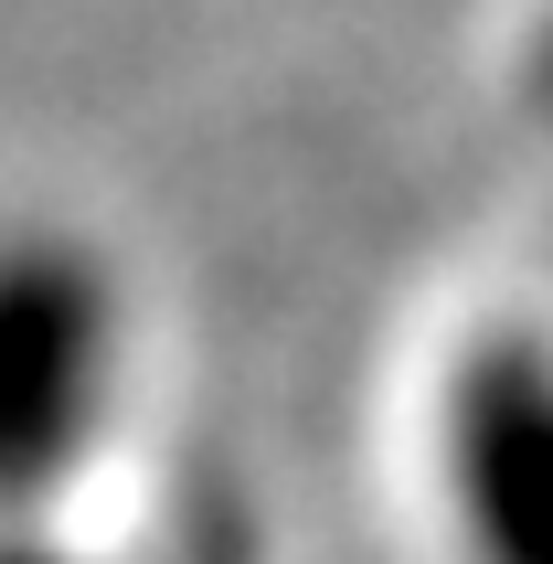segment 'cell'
Instances as JSON below:
<instances>
[{
	"label": "cell",
	"instance_id": "cell-1",
	"mask_svg": "<svg viewBox=\"0 0 553 564\" xmlns=\"http://www.w3.org/2000/svg\"><path fill=\"white\" fill-rule=\"evenodd\" d=\"M107 383V288L75 246H0V511H32L75 469Z\"/></svg>",
	"mask_w": 553,
	"mask_h": 564
},
{
	"label": "cell",
	"instance_id": "cell-2",
	"mask_svg": "<svg viewBox=\"0 0 553 564\" xmlns=\"http://www.w3.org/2000/svg\"><path fill=\"white\" fill-rule=\"evenodd\" d=\"M447 490L479 564H553V351L479 341L447 383Z\"/></svg>",
	"mask_w": 553,
	"mask_h": 564
},
{
	"label": "cell",
	"instance_id": "cell-3",
	"mask_svg": "<svg viewBox=\"0 0 553 564\" xmlns=\"http://www.w3.org/2000/svg\"><path fill=\"white\" fill-rule=\"evenodd\" d=\"M0 564H75L64 543H32V533H0Z\"/></svg>",
	"mask_w": 553,
	"mask_h": 564
}]
</instances>
